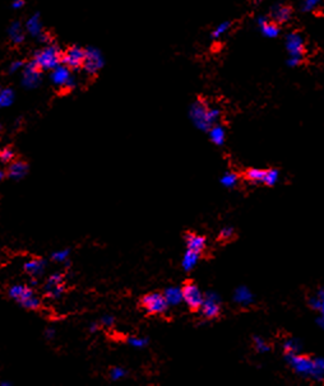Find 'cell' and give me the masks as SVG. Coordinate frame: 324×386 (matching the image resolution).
Returning a JSON list of instances; mask_svg holds the SVG:
<instances>
[{
	"label": "cell",
	"instance_id": "cell-34",
	"mask_svg": "<svg viewBox=\"0 0 324 386\" xmlns=\"http://www.w3.org/2000/svg\"><path fill=\"white\" fill-rule=\"evenodd\" d=\"M321 3V0H302V12H313L317 9V7Z\"/></svg>",
	"mask_w": 324,
	"mask_h": 386
},
{
	"label": "cell",
	"instance_id": "cell-3",
	"mask_svg": "<svg viewBox=\"0 0 324 386\" xmlns=\"http://www.w3.org/2000/svg\"><path fill=\"white\" fill-rule=\"evenodd\" d=\"M8 296L10 298H13L14 301L18 302L26 310H37L41 306V301L36 297L35 292L32 291V288H30L28 285H12L8 289Z\"/></svg>",
	"mask_w": 324,
	"mask_h": 386
},
{
	"label": "cell",
	"instance_id": "cell-18",
	"mask_svg": "<svg viewBox=\"0 0 324 386\" xmlns=\"http://www.w3.org/2000/svg\"><path fill=\"white\" fill-rule=\"evenodd\" d=\"M46 266V260L43 259H30L28 262L24 263L23 268L27 273L32 277H39L43 273Z\"/></svg>",
	"mask_w": 324,
	"mask_h": 386
},
{
	"label": "cell",
	"instance_id": "cell-33",
	"mask_svg": "<svg viewBox=\"0 0 324 386\" xmlns=\"http://www.w3.org/2000/svg\"><path fill=\"white\" fill-rule=\"evenodd\" d=\"M69 255H70V250L69 249H64V250H59V251H55L51 254V259L54 262L56 263H65L68 262Z\"/></svg>",
	"mask_w": 324,
	"mask_h": 386
},
{
	"label": "cell",
	"instance_id": "cell-4",
	"mask_svg": "<svg viewBox=\"0 0 324 386\" xmlns=\"http://www.w3.org/2000/svg\"><path fill=\"white\" fill-rule=\"evenodd\" d=\"M208 108H210V106L207 105L206 102L200 101V100L192 103L189 108L190 120L193 122L194 126L196 129H199L202 131H208L212 128V125L208 122Z\"/></svg>",
	"mask_w": 324,
	"mask_h": 386
},
{
	"label": "cell",
	"instance_id": "cell-21",
	"mask_svg": "<svg viewBox=\"0 0 324 386\" xmlns=\"http://www.w3.org/2000/svg\"><path fill=\"white\" fill-rule=\"evenodd\" d=\"M165 297L167 300L169 306H177L179 304L184 301L183 297V288L179 287H170L167 288L166 291L164 292Z\"/></svg>",
	"mask_w": 324,
	"mask_h": 386
},
{
	"label": "cell",
	"instance_id": "cell-47",
	"mask_svg": "<svg viewBox=\"0 0 324 386\" xmlns=\"http://www.w3.org/2000/svg\"><path fill=\"white\" fill-rule=\"evenodd\" d=\"M45 337L47 338V339H53V338L55 337V330H54V329H51V327H49V329H46V330H45Z\"/></svg>",
	"mask_w": 324,
	"mask_h": 386
},
{
	"label": "cell",
	"instance_id": "cell-24",
	"mask_svg": "<svg viewBox=\"0 0 324 386\" xmlns=\"http://www.w3.org/2000/svg\"><path fill=\"white\" fill-rule=\"evenodd\" d=\"M14 99H16V95H14V91L9 87L7 88H3L0 91V107H9V106L13 105Z\"/></svg>",
	"mask_w": 324,
	"mask_h": 386
},
{
	"label": "cell",
	"instance_id": "cell-40",
	"mask_svg": "<svg viewBox=\"0 0 324 386\" xmlns=\"http://www.w3.org/2000/svg\"><path fill=\"white\" fill-rule=\"evenodd\" d=\"M302 61V58H300V56H288L287 65L291 66V68H295V66L300 65Z\"/></svg>",
	"mask_w": 324,
	"mask_h": 386
},
{
	"label": "cell",
	"instance_id": "cell-14",
	"mask_svg": "<svg viewBox=\"0 0 324 386\" xmlns=\"http://www.w3.org/2000/svg\"><path fill=\"white\" fill-rule=\"evenodd\" d=\"M187 247L190 250H194L196 252H202L207 246V239L204 236L196 235V233L188 232L184 236Z\"/></svg>",
	"mask_w": 324,
	"mask_h": 386
},
{
	"label": "cell",
	"instance_id": "cell-19",
	"mask_svg": "<svg viewBox=\"0 0 324 386\" xmlns=\"http://www.w3.org/2000/svg\"><path fill=\"white\" fill-rule=\"evenodd\" d=\"M26 31L30 36L36 37V39L43 32V23H41V18H40L39 13H35L33 16H31L30 18L27 20Z\"/></svg>",
	"mask_w": 324,
	"mask_h": 386
},
{
	"label": "cell",
	"instance_id": "cell-20",
	"mask_svg": "<svg viewBox=\"0 0 324 386\" xmlns=\"http://www.w3.org/2000/svg\"><path fill=\"white\" fill-rule=\"evenodd\" d=\"M200 259V252H196L194 250L187 249L185 254L183 256V260H181V266L185 272H190L193 270L194 266L196 265V263L199 262Z\"/></svg>",
	"mask_w": 324,
	"mask_h": 386
},
{
	"label": "cell",
	"instance_id": "cell-8",
	"mask_svg": "<svg viewBox=\"0 0 324 386\" xmlns=\"http://www.w3.org/2000/svg\"><path fill=\"white\" fill-rule=\"evenodd\" d=\"M86 56V49L81 47V46L73 45L70 47L63 53V59L62 62L65 64L68 68H70L72 70H78L83 66V61H85Z\"/></svg>",
	"mask_w": 324,
	"mask_h": 386
},
{
	"label": "cell",
	"instance_id": "cell-1",
	"mask_svg": "<svg viewBox=\"0 0 324 386\" xmlns=\"http://www.w3.org/2000/svg\"><path fill=\"white\" fill-rule=\"evenodd\" d=\"M286 361L295 372L302 376L313 377L315 380H322L324 377V372L318 368L315 361L310 360L309 357L299 356L298 353H286Z\"/></svg>",
	"mask_w": 324,
	"mask_h": 386
},
{
	"label": "cell",
	"instance_id": "cell-23",
	"mask_svg": "<svg viewBox=\"0 0 324 386\" xmlns=\"http://www.w3.org/2000/svg\"><path fill=\"white\" fill-rule=\"evenodd\" d=\"M8 37H9L10 40H12V42L16 43V45H20V43H22L23 41H24V37H26V35H24V32H23V28L22 26H21L20 22H13L12 24L9 26V28H8Z\"/></svg>",
	"mask_w": 324,
	"mask_h": 386
},
{
	"label": "cell",
	"instance_id": "cell-29",
	"mask_svg": "<svg viewBox=\"0 0 324 386\" xmlns=\"http://www.w3.org/2000/svg\"><path fill=\"white\" fill-rule=\"evenodd\" d=\"M279 177H280L279 170H276V168H269V170H267V172H265L264 183H263L268 185V186H273V185L279 181Z\"/></svg>",
	"mask_w": 324,
	"mask_h": 386
},
{
	"label": "cell",
	"instance_id": "cell-17",
	"mask_svg": "<svg viewBox=\"0 0 324 386\" xmlns=\"http://www.w3.org/2000/svg\"><path fill=\"white\" fill-rule=\"evenodd\" d=\"M233 300L235 304L240 305V306H249L254 302V296L245 285H240L234 292Z\"/></svg>",
	"mask_w": 324,
	"mask_h": 386
},
{
	"label": "cell",
	"instance_id": "cell-35",
	"mask_svg": "<svg viewBox=\"0 0 324 386\" xmlns=\"http://www.w3.org/2000/svg\"><path fill=\"white\" fill-rule=\"evenodd\" d=\"M254 347H256V349L258 350V352H260V353H265V352H268L269 350V345L267 343H265L264 339H262L260 337H254Z\"/></svg>",
	"mask_w": 324,
	"mask_h": 386
},
{
	"label": "cell",
	"instance_id": "cell-27",
	"mask_svg": "<svg viewBox=\"0 0 324 386\" xmlns=\"http://www.w3.org/2000/svg\"><path fill=\"white\" fill-rule=\"evenodd\" d=\"M219 181H221V183H222L223 186L231 189V187H235L236 185H238L239 176H238L235 172L227 171V172H225V174L222 175V177H221V180Z\"/></svg>",
	"mask_w": 324,
	"mask_h": 386
},
{
	"label": "cell",
	"instance_id": "cell-6",
	"mask_svg": "<svg viewBox=\"0 0 324 386\" xmlns=\"http://www.w3.org/2000/svg\"><path fill=\"white\" fill-rule=\"evenodd\" d=\"M104 65H105V59H104L101 51L93 46L86 47V56L82 66L83 70L89 76H95L104 68Z\"/></svg>",
	"mask_w": 324,
	"mask_h": 386
},
{
	"label": "cell",
	"instance_id": "cell-39",
	"mask_svg": "<svg viewBox=\"0 0 324 386\" xmlns=\"http://www.w3.org/2000/svg\"><path fill=\"white\" fill-rule=\"evenodd\" d=\"M101 324L105 327H111L115 324V318L111 315H104L101 318Z\"/></svg>",
	"mask_w": 324,
	"mask_h": 386
},
{
	"label": "cell",
	"instance_id": "cell-2",
	"mask_svg": "<svg viewBox=\"0 0 324 386\" xmlns=\"http://www.w3.org/2000/svg\"><path fill=\"white\" fill-rule=\"evenodd\" d=\"M62 59L63 51L55 43H49L43 49L37 50L33 56V60L37 62L41 70H50V72L62 64Z\"/></svg>",
	"mask_w": 324,
	"mask_h": 386
},
{
	"label": "cell",
	"instance_id": "cell-28",
	"mask_svg": "<svg viewBox=\"0 0 324 386\" xmlns=\"http://www.w3.org/2000/svg\"><path fill=\"white\" fill-rule=\"evenodd\" d=\"M231 24H233V23L230 22V20H225V22L219 23L218 26L211 32V37H212L213 40H218L219 37H222L225 33L229 32V30L231 28Z\"/></svg>",
	"mask_w": 324,
	"mask_h": 386
},
{
	"label": "cell",
	"instance_id": "cell-30",
	"mask_svg": "<svg viewBox=\"0 0 324 386\" xmlns=\"http://www.w3.org/2000/svg\"><path fill=\"white\" fill-rule=\"evenodd\" d=\"M283 348H285L286 353H298L300 348H302V344H300L298 339L292 338V339H288V341L285 342Z\"/></svg>",
	"mask_w": 324,
	"mask_h": 386
},
{
	"label": "cell",
	"instance_id": "cell-9",
	"mask_svg": "<svg viewBox=\"0 0 324 386\" xmlns=\"http://www.w3.org/2000/svg\"><path fill=\"white\" fill-rule=\"evenodd\" d=\"M184 302L192 310H199L204 301V293L199 289L195 283H187L183 287Z\"/></svg>",
	"mask_w": 324,
	"mask_h": 386
},
{
	"label": "cell",
	"instance_id": "cell-16",
	"mask_svg": "<svg viewBox=\"0 0 324 386\" xmlns=\"http://www.w3.org/2000/svg\"><path fill=\"white\" fill-rule=\"evenodd\" d=\"M28 172V164L23 161H13L10 163L9 168H8V177H10L12 180H22L24 179Z\"/></svg>",
	"mask_w": 324,
	"mask_h": 386
},
{
	"label": "cell",
	"instance_id": "cell-43",
	"mask_svg": "<svg viewBox=\"0 0 324 386\" xmlns=\"http://www.w3.org/2000/svg\"><path fill=\"white\" fill-rule=\"evenodd\" d=\"M77 87V81L76 79H74V77H70V78H69V81L68 82H66V84H65V87H64V88L65 89H74Z\"/></svg>",
	"mask_w": 324,
	"mask_h": 386
},
{
	"label": "cell",
	"instance_id": "cell-42",
	"mask_svg": "<svg viewBox=\"0 0 324 386\" xmlns=\"http://www.w3.org/2000/svg\"><path fill=\"white\" fill-rule=\"evenodd\" d=\"M309 305H310V307H311V308H314V310H319V311H321L322 301H321V298H319V297L311 298L310 301H309Z\"/></svg>",
	"mask_w": 324,
	"mask_h": 386
},
{
	"label": "cell",
	"instance_id": "cell-12",
	"mask_svg": "<svg viewBox=\"0 0 324 386\" xmlns=\"http://www.w3.org/2000/svg\"><path fill=\"white\" fill-rule=\"evenodd\" d=\"M70 70H72V69L68 68L65 64H63L62 62L60 65H58L55 69L51 70V73H50V81H51V83H53L54 85H56V87H65L66 82H68L69 78L72 77Z\"/></svg>",
	"mask_w": 324,
	"mask_h": 386
},
{
	"label": "cell",
	"instance_id": "cell-7",
	"mask_svg": "<svg viewBox=\"0 0 324 386\" xmlns=\"http://www.w3.org/2000/svg\"><path fill=\"white\" fill-rule=\"evenodd\" d=\"M43 70L37 65V62L35 60L27 62L24 68H23L22 73V87H24L26 89H35L36 87H39L43 79Z\"/></svg>",
	"mask_w": 324,
	"mask_h": 386
},
{
	"label": "cell",
	"instance_id": "cell-44",
	"mask_svg": "<svg viewBox=\"0 0 324 386\" xmlns=\"http://www.w3.org/2000/svg\"><path fill=\"white\" fill-rule=\"evenodd\" d=\"M12 7H13L14 9H21V8L24 7V0H13Z\"/></svg>",
	"mask_w": 324,
	"mask_h": 386
},
{
	"label": "cell",
	"instance_id": "cell-46",
	"mask_svg": "<svg viewBox=\"0 0 324 386\" xmlns=\"http://www.w3.org/2000/svg\"><path fill=\"white\" fill-rule=\"evenodd\" d=\"M318 297L321 298V301H322L321 312H322V315H324V288H323V289H321V291H319V293H318Z\"/></svg>",
	"mask_w": 324,
	"mask_h": 386
},
{
	"label": "cell",
	"instance_id": "cell-22",
	"mask_svg": "<svg viewBox=\"0 0 324 386\" xmlns=\"http://www.w3.org/2000/svg\"><path fill=\"white\" fill-rule=\"evenodd\" d=\"M208 135H210V139L213 144L216 145H222L225 143V139H226V130L223 128L222 125L219 124H215L212 128L208 130Z\"/></svg>",
	"mask_w": 324,
	"mask_h": 386
},
{
	"label": "cell",
	"instance_id": "cell-15",
	"mask_svg": "<svg viewBox=\"0 0 324 386\" xmlns=\"http://www.w3.org/2000/svg\"><path fill=\"white\" fill-rule=\"evenodd\" d=\"M292 16V10L291 8L287 7V5H283V4H276L273 5L271 9V17L272 20H275L276 23H285L287 22Z\"/></svg>",
	"mask_w": 324,
	"mask_h": 386
},
{
	"label": "cell",
	"instance_id": "cell-25",
	"mask_svg": "<svg viewBox=\"0 0 324 386\" xmlns=\"http://www.w3.org/2000/svg\"><path fill=\"white\" fill-rule=\"evenodd\" d=\"M43 289H45V293L47 297L56 300V298H59L64 293L65 287H64V283H62V284H47L46 283Z\"/></svg>",
	"mask_w": 324,
	"mask_h": 386
},
{
	"label": "cell",
	"instance_id": "cell-45",
	"mask_svg": "<svg viewBox=\"0 0 324 386\" xmlns=\"http://www.w3.org/2000/svg\"><path fill=\"white\" fill-rule=\"evenodd\" d=\"M98 329H100V327H98V323H96V321H92L91 324L88 325V330H89V333H96V331L98 330Z\"/></svg>",
	"mask_w": 324,
	"mask_h": 386
},
{
	"label": "cell",
	"instance_id": "cell-49",
	"mask_svg": "<svg viewBox=\"0 0 324 386\" xmlns=\"http://www.w3.org/2000/svg\"><path fill=\"white\" fill-rule=\"evenodd\" d=\"M318 324L321 325L322 327H324V315H322V318L318 319Z\"/></svg>",
	"mask_w": 324,
	"mask_h": 386
},
{
	"label": "cell",
	"instance_id": "cell-41",
	"mask_svg": "<svg viewBox=\"0 0 324 386\" xmlns=\"http://www.w3.org/2000/svg\"><path fill=\"white\" fill-rule=\"evenodd\" d=\"M37 40H39L40 43H43V45H49V43L51 42V36H50V35L47 32H43L41 35H40L39 37H37Z\"/></svg>",
	"mask_w": 324,
	"mask_h": 386
},
{
	"label": "cell",
	"instance_id": "cell-11",
	"mask_svg": "<svg viewBox=\"0 0 324 386\" xmlns=\"http://www.w3.org/2000/svg\"><path fill=\"white\" fill-rule=\"evenodd\" d=\"M286 50H287L288 56H304L305 45L304 39L300 33L298 32H290L286 36Z\"/></svg>",
	"mask_w": 324,
	"mask_h": 386
},
{
	"label": "cell",
	"instance_id": "cell-26",
	"mask_svg": "<svg viewBox=\"0 0 324 386\" xmlns=\"http://www.w3.org/2000/svg\"><path fill=\"white\" fill-rule=\"evenodd\" d=\"M267 170H260V168H249L245 172V177L252 183H264V177Z\"/></svg>",
	"mask_w": 324,
	"mask_h": 386
},
{
	"label": "cell",
	"instance_id": "cell-48",
	"mask_svg": "<svg viewBox=\"0 0 324 386\" xmlns=\"http://www.w3.org/2000/svg\"><path fill=\"white\" fill-rule=\"evenodd\" d=\"M315 365H317V367L322 372H324V358H318V360H315Z\"/></svg>",
	"mask_w": 324,
	"mask_h": 386
},
{
	"label": "cell",
	"instance_id": "cell-50",
	"mask_svg": "<svg viewBox=\"0 0 324 386\" xmlns=\"http://www.w3.org/2000/svg\"><path fill=\"white\" fill-rule=\"evenodd\" d=\"M7 175H8V174H5V171H4V170L0 171V180L3 181L4 179H5V176H7Z\"/></svg>",
	"mask_w": 324,
	"mask_h": 386
},
{
	"label": "cell",
	"instance_id": "cell-32",
	"mask_svg": "<svg viewBox=\"0 0 324 386\" xmlns=\"http://www.w3.org/2000/svg\"><path fill=\"white\" fill-rule=\"evenodd\" d=\"M129 345L134 348H144L150 343V339L148 338H138V337H128L127 339Z\"/></svg>",
	"mask_w": 324,
	"mask_h": 386
},
{
	"label": "cell",
	"instance_id": "cell-38",
	"mask_svg": "<svg viewBox=\"0 0 324 386\" xmlns=\"http://www.w3.org/2000/svg\"><path fill=\"white\" fill-rule=\"evenodd\" d=\"M24 61H22V60H16V61L10 62L9 68H8V73L9 74H13V73H17L18 70H21V69L24 68Z\"/></svg>",
	"mask_w": 324,
	"mask_h": 386
},
{
	"label": "cell",
	"instance_id": "cell-13",
	"mask_svg": "<svg viewBox=\"0 0 324 386\" xmlns=\"http://www.w3.org/2000/svg\"><path fill=\"white\" fill-rule=\"evenodd\" d=\"M257 23H258L260 32L264 37L267 39H276L280 35V27L279 23H276L275 20L271 22L268 17L260 16L257 18Z\"/></svg>",
	"mask_w": 324,
	"mask_h": 386
},
{
	"label": "cell",
	"instance_id": "cell-36",
	"mask_svg": "<svg viewBox=\"0 0 324 386\" xmlns=\"http://www.w3.org/2000/svg\"><path fill=\"white\" fill-rule=\"evenodd\" d=\"M125 376H127V371L123 367H114L110 371V377H111L112 381H118V380H121Z\"/></svg>",
	"mask_w": 324,
	"mask_h": 386
},
{
	"label": "cell",
	"instance_id": "cell-31",
	"mask_svg": "<svg viewBox=\"0 0 324 386\" xmlns=\"http://www.w3.org/2000/svg\"><path fill=\"white\" fill-rule=\"evenodd\" d=\"M14 157H16V153H14L13 149L9 147L3 148L1 152H0V161H1L3 163H12Z\"/></svg>",
	"mask_w": 324,
	"mask_h": 386
},
{
	"label": "cell",
	"instance_id": "cell-5",
	"mask_svg": "<svg viewBox=\"0 0 324 386\" xmlns=\"http://www.w3.org/2000/svg\"><path fill=\"white\" fill-rule=\"evenodd\" d=\"M141 305L148 314L152 315L164 314L169 307L166 297H165L164 293H160V292H152V293L143 296L141 300Z\"/></svg>",
	"mask_w": 324,
	"mask_h": 386
},
{
	"label": "cell",
	"instance_id": "cell-10",
	"mask_svg": "<svg viewBox=\"0 0 324 386\" xmlns=\"http://www.w3.org/2000/svg\"><path fill=\"white\" fill-rule=\"evenodd\" d=\"M221 311V297L217 295L216 292L210 291L204 293V301L200 312L206 319H216Z\"/></svg>",
	"mask_w": 324,
	"mask_h": 386
},
{
	"label": "cell",
	"instance_id": "cell-37",
	"mask_svg": "<svg viewBox=\"0 0 324 386\" xmlns=\"http://www.w3.org/2000/svg\"><path fill=\"white\" fill-rule=\"evenodd\" d=\"M234 235H235L234 228H231V227H223V228L221 229V232H219V240H222V241H229V240L233 239Z\"/></svg>",
	"mask_w": 324,
	"mask_h": 386
}]
</instances>
